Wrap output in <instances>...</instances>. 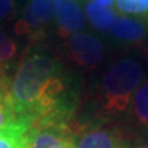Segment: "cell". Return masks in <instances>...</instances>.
Segmentation results:
<instances>
[{"label":"cell","instance_id":"obj_4","mask_svg":"<svg viewBox=\"0 0 148 148\" xmlns=\"http://www.w3.org/2000/svg\"><path fill=\"white\" fill-rule=\"evenodd\" d=\"M70 59L79 67L92 69L101 63L106 55L104 44L99 37L86 32L75 33L66 41Z\"/></svg>","mask_w":148,"mask_h":148},{"label":"cell","instance_id":"obj_2","mask_svg":"<svg viewBox=\"0 0 148 148\" xmlns=\"http://www.w3.org/2000/svg\"><path fill=\"white\" fill-rule=\"evenodd\" d=\"M141 81L143 67L137 60L123 58L110 64L101 75L96 96L101 121L125 114Z\"/></svg>","mask_w":148,"mask_h":148},{"label":"cell","instance_id":"obj_7","mask_svg":"<svg viewBox=\"0 0 148 148\" xmlns=\"http://www.w3.org/2000/svg\"><path fill=\"white\" fill-rule=\"evenodd\" d=\"M56 32L62 38H69L85 27V15L81 0H60L55 14Z\"/></svg>","mask_w":148,"mask_h":148},{"label":"cell","instance_id":"obj_17","mask_svg":"<svg viewBox=\"0 0 148 148\" xmlns=\"http://www.w3.org/2000/svg\"><path fill=\"white\" fill-rule=\"evenodd\" d=\"M136 148H148V144H145V145H140V147H136Z\"/></svg>","mask_w":148,"mask_h":148},{"label":"cell","instance_id":"obj_5","mask_svg":"<svg viewBox=\"0 0 148 148\" xmlns=\"http://www.w3.org/2000/svg\"><path fill=\"white\" fill-rule=\"evenodd\" d=\"M26 148H74L73 133L69 123H33L29 130Z\"/></svg>","mask_w":148,"mask_h":148},{"label":"cell","instance_id":"obj_6","mask_svg":"<svg viewBox=\"0 0 148 148\" xmlns=\"http://www.w3.org/2000/svg\"><path fill=\"white\" fill-rule=\"evenodd\" d=\"M74 148H126L119 130L104 125H88L73 133Z\"/></svg>","mask_w":148,"mask_h":148},{"label":"cell","instance_id":"obj_3","mask_svg":"<svg viewBox=\"0 0 148 148\" xmlns=\"http://www.w3.org/2000/svg\"><path fill=\"white\" fill-rule=\"evenodd\" d=\"M60 0H29L19 12L14 32L32 41L42 38L55 19Z\"/></svg>","mask_w":148,"mask_h":148},{"label":"cell","instance_id":"obj_14","mask_svg":"<svg viewBox=\"0 0 148 148\" xmlns=\"http://www.w3.org/2000/svg\"><path fill=\"white\" fill-rule=\"evenodd\" d=\"M116 11L123 15H147L148 0H115Z\"/></svg>","mask_w":148,"mask_h":148},{"label":"cell","instance_id":"obj_9","mask_svg":"<svg viewBox=\"0 0 148 148\" xmlns=\"http://www.w3.org/2000/svg\"><path fill=\"white\" fill-rule=\"evenodd\" d=\"M32 121L18 118L11 125L0 130V148H26Z\"/></svg>","mask_w":148,"mask_h":148},{"label":"cell","instance_id":"obj_16","mask_svg":"<svg viewBox=\"0 0 148 148\" xmlns=\"http://www.w3.org/2000/svg\"><path fill=\"white\" fill-rule=\"evenodd\" d=\"M90 1H93V3L101 5V7H108V8H111L115 4V0H90Z\"/></svg>","mask_w":148,"mask_h":148},{"label":"cell","instance_id":"obj_12","mask_svg":"<svg viewBox=\"0 0 148 148\" xmlns=\"http://www.w3.org/2000/svg\"><path fill=\"white\" fill-rule=\"evenodd\" d=\"M16 55H18V42L3 29H0V71L1 73L10 69Z\"/></svg>","mask_w":148,"mask_h":148},{"label":"cell","instance_id":"obj_10","mask_svg":"<svg viewBox=\"0 0 148 148\" xmlns=\"http://www.w3.org/2000/svg\"><path fill=\"white\" fill-rule=\"evenodd\" d=\"M84 15L93 29L99 32H107L112 25V22L115 21L116 12L108 7H101L88 0L84 7Z\"/></svg>","mask_w":148,"mask_h":148},{"label":"cell","instance_id":"obj_13","mask_svg":"<svg viewBox=\"0 0 148 148\" xmlns=\"http://www.w3.org/2000/svg\"><path fill=\"white\" fill-rule=\"evenodd\" d=\"M5 81L7 79H1L0 81V130L11 125L12 122L18 119V116L14 112L12 104L10 101V96L7 92V86H5Z\"/></svg>","mask_w":148,"mask_h":148},{"label":"cell","instance_id":"obj_18","mask_svg":"<svg viewBox=\"0 0 148 148\" xmlns=\"http://www.w3.org/2000/svg\"><path fill=\"white\" fill-rule=\"evenodd\" d=\"M147 66H148V56H147Z\"/></svg>","mask_w":148,"mask_h":148},{"label":"cell","instance_id":"obj_15","mask_svg":"<svg viewBox=\"0 0 148 148\" xmlns=\"http://www.w3.org/2000/svg\"><path fill=\"white\" fill-rule=\"evenodd\" d=\"M21 3L22 0H0V22L15 15Z\"/></svg>","mask_w":148,"mask_h":148},{"label":"cell","instance_id":"obj_8","mask_svg":"<svg viewBox=\"0 0 148 148\" xmlns=\"http://www.w3.org/2000/svg\"><path fill=\"white\" fill-rule=\"evenodd\" d=\"M114 40L121 42L136 44L141 41L148 33V22L140 18H132L127 15H116L110 29L107 30Z\"/></svg>","mask_w":148,"mask_h":148},{"label":"cell","instance_id":"obj_1","mask_svg":"<svg viewBox=\"0 0 148 148\" xmlns=\"http://www.w3.org/2000/svg\"><path fill=\"white\" fill-rule=\"evenodd\" d=\"M14 112L33 123H69L78 104L77 78L63 63L40 49H29L5 81Z\"/></svg>","mask_w":148,"mask_h":148},{"label":"cell","instance_id":"obj_11","mask_svg":"<svg viewBox=\"0 0 148 148\" xmlns=\"http://www.w3.org/2000/svg\"><path fill=\"white\" fill-rule=\"evenodd\" d=\"M129 108L136 126L148 132V82L140 84L136 89Z\"/></svg>","mask_w":148,"mask_h":148}]
</instances>
